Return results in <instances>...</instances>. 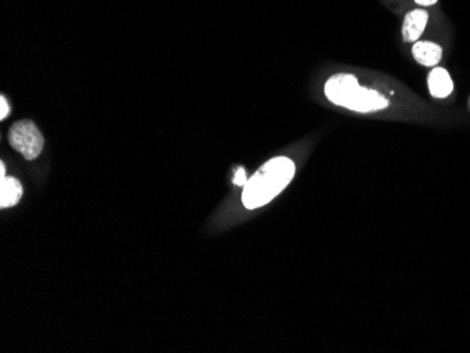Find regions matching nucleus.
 Returning a JSON list of instances; mask_svg holds the SVG:
<instances>
[{
	"label": "nucleus",
	"mask_w": 470,
	"mask_h": 353,
	"mask_svg": "<svg viewBox=\"0 0 470 353\" xmlns=\"http://www.w3.org/2000/svg\"><path fill=\"white\" fill-rule=\"evenodd\" d=\"M428 13L422 9L411 10L404 17L403 26H402V36L405 43H417L420 37L422 36L427 23H428Z\"/></svg>",
	"instance_id": "4"
},
{
	"label": "nucleus",
	"mask_w": 470,
	"mask_h": 353,
	"mask_svg": "<svg viewBox=\"0 0 470 353\" xmlns=\"http://www.w3.org/2000/svg\"><path fill=\"white\" fill-rule=\"evenodd\" d=\"M9 142L11 148H14L28 161L36 159L43 152L44 146L43 134L30 120L17 121L10 127Z\"/></svg>",
	"instance_id": "3"
},
{
	"label": "nucleus",
	"mask_w": 470,
	"mask_h": 353,
	"mask_svg": "<svg viewBox=\"0 0 470 353\" xmlns=\"http://www.w3.org/2000/svg\"><path fill=\"white\" fill-rule=\"evenodd\" d=\"M420 6H434L438 0H414Z\"/></svg>",
	"instance_id": "10"
},
{
	"label": "nucleus",
	"mask_w": 470,
	"mask_h": 353,
	"mask_svg": "<svg viewBox=\"0 0 470 353\" xmlns=\"http://www.w3.org/2000/svg\"><path fill=\"white\" fill-rule=\"evenodd\" d=\"M411 53L418 64H421L422 67H429V68H435L442 58L441 45H438L432 41L414 43Z\"/></svg>",
	"instance_id": "5"
},
{
	"label": "nucleus",
	"mask_w": 470,
	"mask_h": 353,
	"mask_svg": "<svg viewBox=\"0 0 470 353\" xmlns=\"http://www.w3.org/2000/svg\"><path fill=\"white\" fill-rule=\"evenodd\" d=\"M248 182L247 179V172L244 168H238L237 172H235V176H234V183L237 186H245V183Z\"/></svg>",
	"instance_id": "8"
},
{
	"label": "nucleus",
	"mask_w": 470,
	"mask_h": 353,
	"mask_svg": "<svg viewBox=\"0 0 470 353\" xmlns=\"http://www.w3.org/2000/svg\"><path fill=\"white\" fill-rule=\"evenodd\" d=\"M23 196V188L21 183L11 178L6 176L0 179V207L7 209L16 206Z\"/></svg>",
	"instance_id": "7"
},
{
	"label": "nucleus",
	"mask_w": 470,
	"mask_h": 353,
	"mask_svg": "<svg viewBox=\"0 0 470 353\" xmlns=\"http://www.w3.org/2000/svg\"><path fill=\"white\" fill-rule=\"evenodd\" d=\"M324 93L333 104L355 113H375L389 106L383 94L362 86L352 73L333 75L326 82Z\"/></svg>",
	"instance_id": "2"
},
{
	"label": "nucleus",
	"mask_w": 470,
	"mask_h": 353,
	"mask_svg": "<svg viewBox=\"0 0 470 353\" xmlns=\"http://www.w3.org/2000/svg\"><path fill=\"white\" fill-rule=\"evenodd\" d=\"M294 173L296 166L290 158H272L245 183L242 192V203L245 209L255 210L270 203L289 186Z\"/></svg>",
	"instance_id": "1"
},
{
	"label": "nucleus",
	"mask_w": 470,
	"mask_h": 353,
	"mask_svg": "<svg viewBox=\"0 0 470 353\" xmlns=\"http://www.w3.org/2000/svg\"><path fill=\"white\" fill-rule=\"evenodd\" d=\"M429 93L437 99H445L454 92V82L449 72L435 67L428 76Z\"/></svg>",
	"instance_id": "6"
},
{
	"label": "nucleus",
	"mask_w": 470,
	"mask_h": 353,
	"mask_svg": "<svg viewBox=\"0 0 470 353\" xmlns=\"http://www.w3.org/2000/svg\"><path fill=\"white\" fill-rule=\"evenodd\" d=\"M9 113H10V106L6 100V97L1 96L0 97V120H4L9 116Z\"/></svg>",
	"instance_id": "9"
},
{
	"label": "nucleus",
	"mask_w": 470,
	"mask_h": 353,
	"mask_svg": "<svg viewBox=\"0 0 470 353\" xmlns=\"http://www.w3.org/2000/svg\"><path fill=\"white\" fill-rule=\"evenodd\" d=\"M6 178V168H4V163L0 162V179Z\"/></svg>",
	"instance_id": "11"
}]
</instances>
